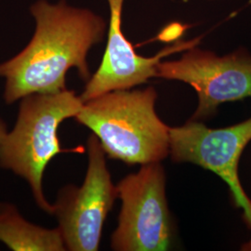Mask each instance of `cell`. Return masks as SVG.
<instances>
[{"label":"cell","instance_id":"obj_1","mask_svg":"<svg viewBox=\"0 0 251 251\" xmlns=\"http://www.w3.org/2000/svg\"><path fill=\"white\" fill-rule=\"evenodd\" d=\"M30 12L36 24L31 40L14 57L0 63L7 104L31 94L66 90V75L72 68L87 82L91 76L89 52L103 40L107 31L102 17L65 0H37Z\"/></svg>","mask_w":251,"mask_h":251},{"label":"cell","instance_id":"obj_2","mask_svg":"<svg viewBox=\"0 0 251 251\" xmlns=\"http://www.w3.org/2000/svg\"><path fill=\"white\" fill-rule=\"evenodd\" d=\"M157 91H110L84 102L75 119L99 139L109 158L127 165L161 162L170 154V126L155 112Z\"/></svg>","mask_w":251,"mask_h":251},{"label":"cell","instance_id":"obj_3","mask_svg":"<svg viewBox=\"0 0 251 251\" xmlns=\"http://www.w3.org/2000/svg\"><path fill=\"white\" fill-rule=\"evenodd\" d=\"M84 101L74 90L36 93L21 99L17 121L0 144V167L11 171L29 184L36 204L46 213H53V204L46 198L43 177L54 157L65 150L59 139L63 121L75 117Z\"/></svg>","mask_w":251,"mask_h":251},{"label":"cell","instance_id":"obj_4","mask_svg":"<svg viewBox=\"0 0 251 251\" xmlns=\"http://www.w3.org/2000/svg\"><path fill=\"white\" fill-rule=\"evenodd\" d=\"M161 162L142 165L117 183L121 209L111 236L116 251H168L173 241V223L166 194Z\"/></svg>","mask_w":251,"mask_h":251},{"label":"cell","instance_id":"obj_5","mask_svg":"<svg viewBox=\"0 0 251 251\" xmlns=\"http://www.w3.org/2000/svg\"><path fill=\"white\" fill-rule=\"evenodd\" d=\"M87 151L89 162L82 185L60 189L53 204L52 215L57 219L66 251L99 250L103 225L118 198L106 153L93 133L88 139Z\"/></svg>","mask_w":251,"mask_h":251},{"label":"cell","instance_id":"obj_6","mask_svg":"<svg viewBox=\"0 0 251 251\" xmlns=\"http://www.w3.org/2000/svg\"><path fill=\"white\" fill-rule=\"evenodd\" d=\"M156 77L186 83L197 91L198 105L191 119L214 116L222 103L251 98V54L244 48L219 56L193 47L179 60L160 62Z\"/></svg>","mask_w":251,"mask_h":251},{"label":"cell","instance_id":"obj_7","mask_svg":"<svg viewBox=\"0 0 251 251\" xmlns=\"http://www.w3.org/2000/svg\"><path fill=\"white\" fill-rule=\"evenodd\" d=\"M170 155L174 163H191L211 171L229 187L234 206L251 228V199L243 188L238 167L251 141V117L235 125L210 128L200 120L170 128Z\"/></svg>","mask_w":251,"mask_h":251},{"label":"cell","instance_id":"obj_8","mask_svg":"<svg viewBox=\"0 0 251 251\" xmlns=\"http://www.w3.org/2000/svg\"><path fill=\"white\" fill-rule=\"evenodd\" d=\"M110 16L107 43L97 71L87 81L80 98L84 102L110 91L131 90L152 77H156L157 64L171 54L183 52L198 46L201 37L178 40L161 50L153 57H144L136 52L134 46L122 30V12L125 0H106Z\"/></svg>","mask_w":251,"mask_h":251},{"label":"cell","instance_id":"obj_9","mask_svg":"<svg viewBox=\"0 0 251 251\" xmlns=\"http://www.w3.org/2000/svg\"><path fill=\"white\" fill-rule=\"evenodd\" d=\"M0 242L14 251H66L57 227L47 229L30 223L10 203H0Z\"/></svg>","mask_w":251,"mask_h":251},{"label":"cell","instance_id":"obj_10","mask_svg":"<svg viewBox=\"0 0 251 251\" xmlns=\"http://www.w3.org/2000/svg\"><path fill=\"white\" fill-rule=\"evenodd\" d=\"M7 132H8L7 126H6L5 122L2 119H0V144L2 143V141L4 140Z\"/></svg>","mask_w":251,"mask_h":251},{"label":"cell","instance_id":"obj_11","mask_svg":"<svg viewBox=\"0 0 251 251\" xmlns=\"http://www.w3.org/2000/svg\"><path fill=\"white\" fill-rule=\"evenodd\" d=\"M241 251H251V239L250 241L243 244L242 246H241Z\"/></svg>","mask_w":251,"mask_h":251},{"label":"cell","instance_id":"obj_12","mask_svg":"<svg viewBox=\"0 0 251 251\" xmlns=\"http://www.w3.org/2000/svg\"><path fill=\"white\" fill-rule=\"evenodd\" d=\"M208 1H218V0H208Z\"/></svg>","mask_w":251,"mask_h":251}]
</instances>
